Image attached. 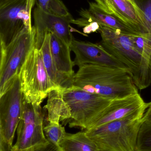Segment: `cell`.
I'll return each mask as SVG.
<instances>
[{
    "mask_svg": "<svg viewBox=\"0 0 151 151\" xmlns=\"http://www.w3.org/2000/svg\"><path fill=\"white\" fill-rule=\"evenodd\" d=\"M50 38L51 33L47 32L40 49L44 66L51 80L59 89L67 88L72 86V78L62 74L57 69L51 52Z\"/></svg>",
    "mask_w": 151,
    "mask_h": 151,
    "instance_id": "9a60e30c",
    "label": "cell"
},
{
    "mask_svg": "<svg viewBox=\"0 0 151 151\" xmlns=\"http://www.w3.org/2000/svg\"><path fill=\"white\" fill-rule=\"evenodd\" d=\"M63 100L70 113V118L63 123L70 127L86 130L106 109L112 99L93 94L72 85L60 89Z\"/></svg>",
    "mask_w": 151,
    "mask_h": 151,
    "instance_id": "277c9868",
    "label": "cell"
},
{
    "mask_svg": "<svg viewBox=\"0 0 151 151\" xmlns=\"http://www.w3.org/2000/svg\"><path fill=\"white\" fill-rule=\"evenodd\" d=\"M136 151H151V123L143 122L137 137Z\"/></svg>",
    "mask_w": 151,
    "mask_h": 151,
    "instance_id": "603a6c76",
    "label": "cell"
},
{
    "mask_svg": "<svg viewBox=\"0 0 151 151\" xmlns=\"http://www.w3.org/2000/svg\"><path fill=\"white\" fill-rule=\"evenodd\" d=\"M147 107L148 103L144 102L138 93L122 98L113 99L87 129L123 119L142 109H147Z\"/></svg>",
    "mask_w": 151,
    "mask_h": 151,
    "instance_id": "7c38bea8",
    "label": "cell"
},
{
    "mask_svg": "<svg viewBox=\"0 0 151 151\" xmlns=\"http://www.w3.org/2000/svg\"><path fill=\"white\" fill-rule=\"evenodd\" d=\"M80 15L90 23L97 22L100 26L112 28L123 33L142 34L114 13H110L105 11L97 3H90L88 9L81 11Z\"/></svg>",
    "mask_w": 151,
    "mask_h": 151,
    "instance_id": "4fadbf2b",
    "label": "cell"
},
{
    "mask_svg": "<svg viewBox=\"0 0 151 151\" xmlns=\"http://www.w3.org/2000/svg\"><path fill=\"white\" fill-rule=\"evenodd\" d=\"M35 30V47L40 49L44 41L45 33H52L71 46L74 38L70 29V24L74 19L71 14L60 17L49 14L36 7L33 12Z\"/></svg>",
    "mask_w": 151,
    "mask_h": 151,
    "instance_id": "30bf717a",
    "label": "cell"
},
{
    "mask_svg": "<svg viewBox=\"0 0 151 151\" xmlns=\"http://www.w3.org/2000/svg\"><path fill=\"white\" fill-rule=\"evenodd\" d=\"M24 95L19 75L0 95V151H11L23 110Z\"/></svg>",
    "mask_w": 151,
    "mask_h": 151,
    "instance_id": "52a82bcc",
    "label": "cell"
},
{
    "mask_svg": "<svg viewBox=\"0 0 151 151\" xmlns=\"http://www.w3.org/2000/svg\"><path fill=\"white\" fill-rule=\"evenodd\" d=\"M95 1H96L97 3L99 4L105 11L110 13H113L107 0H95Z\"/></svg>",
    "mask_w": 151,
    "mask_h": 151,
    "instance_id": "4316f807",
    "label": "cell"
},
{
    "mask_svg": "<svg viewBox=\"0 0 151 151\" xmlns=\"http://www.w3.org/2000/svg\"><path fill=\"white\" fill-rule=\"evenodd\" d=\"M133 39L137 47L148 61L151 72V34L134 35Z\"/></svg>",
    "mask_w": 151,
    "mask_h": 151,
    "instance_id": "7402d4cb",
    "label": "cell"
},
{
    "mask_svg": "<svg viewBox=\"0 0 151 151\" xmlns=\"http://www.w3.org/2000/svg\"><path fill=\"white\" fill-rule=\"evenodd\" d=\"M142 17L144 33L151 34V0H131Z\"/></svg>",
    "mask_w": 151,
    "mask_h": 151,
    "instance_id": "ffe728a7",
    "label": "cell"
},
{
    "mask_svg": "<svg viewBox=\"0 0 151 151\" xmlns=\"http://www.w3.org/2000/svg\"><path fill=\"white\" fill-rule=\"evenodd\" d=\"M58 146L61 151H101L85 131L66 133Z\"/></svg>",
    "mask_w": 151,
    "mask_h": 151,
    "instance_id": "ac0fdd59",
    "label": "cell"
},
{
    "mask_svg": "<svg viewBox=\"0 0 151 151\" xmlns=\"http://www.w3.org/2000/svg\"><path fill=\"white\" fill-rule=\"evenodd\" d=\"M100 25L98 23L95 22H92L83 28V32L86 34H90L98 31Z\"/></svg>",
    "mask_w": 151,
    "mask_h": 151,
    "instance_id": "d4e9b609",
    "label": "cell"
},
{
    "mask_svg": "<svg viewBox=\"0 0 151 151\" xmlns=\"http://www.w3.org/2000/svg\"><path fill=\"white\" fill-rule=\"evenodd\" d=\"M70 48L75 55L74 61V66L79 67L84 65H98L129 71L125 65L108 52L101 44L74 39Z\"/></svg>",
    "mask_w": 151,
    "mask_h": 151,
    "instance_id": "8fae6325",
    "label": "cell"
},
{
    "mask_svg": "<svg viewBox=\"0 0 151 151\" xmlns=\"http://www.w3.org/2000/svg\"><path fill=\"white\" fill-rule=\"evenodd\" d=\"M35 30L24 27L7 45H1L0 95L7 88L35 47Z\"/></svg>",
    "mask_w": 151,
    "mask_h": 151,
    "instance_id": "8992f818",
    "label": "cell"
},
{
    "mask_svg": "<svg viewBox=\"0 0 151 151\" xmlns=\"http://www.w3.org/2000/svg\"><path fill=\"white\" fill-rule=\"evenodd\" d=\"M47 104L45 106L48 112L49 122L59 123L66 121L70 118V113L63 100L60 89L55 90L48 95Z\"/></svg>",
    "mask_w": 151,
    "mask_h": 151,
    "instance_id": "e0dca14e",
    "label": "cell"
},
{
    "mask_svg": "<svg viewBox=\"0 0 151 151\" xmlns=\"http://www.w3.org/2000/svg\"><path fill=\"white\" fill-rule=\"evenodd\" d=\"M107 1L114 14L141 33H144L142 17L132 1L129 0H107Z\"/></svg>",
    "mask_w": 151,
    "mask_h": 151,
    "instance_id": "2e32d148",
    "label": "cell"
},
{
    "mask_svg": "<svg viewBox=\"0 0 151 151\" xmlns=\"http://www.w3.org/2000/svg\"><path fill=\"white\" fill-rule=\"evenodd\" d=\"M146 109L84 131L101 151H136Z\"/></svg>",
    "mask_w": 151,
    "mask_h": 151,
    "instance_id": "3957f363",
    "label": "cell"
},
{
    "mask_svg": "<svg viewBox=\"0 0 151 151\" xmlns=\"http://www.w3.org/2000/svg\"><path fill=\"white\" fill-rule=\"evenodd\" d=\"M72 85L112 99L138 93L129 71L98 65L79 67L73 77Z\"/></svg>",
    "mask_w": 151,
    "mask_h": 151,
    "instance_id": "6da1fadb",
    "label": "cell"
},
{
    "mask_svg": "<svg viewBox=\"0 0 151 151\" xmlns=\"http://www.w3.org/2000/svg\"><path fill=\"white\" fill-rule=\"evenodd\" d=\"M129 1H131V0H129ZM132 3H133V2H132Z\"/></svg>",
    "mask_w": 151,
    "mask_h": 151,
    "instance_id": "f1b7e54d",
    "label": "cell"
},
{
    "mask_svg": "<svg viewBox=\"0 0 151 151\" xmlns=\"http://www.w3.org/2000/svg\"><path fill=\"white\" fill-rule=\"evenodd\" d=\"M19 75L24 97L33 104L40 105L50 92L59 89L48 75L40 50L35 47L27 56Z\"/></svg>",
    "mask_w": 151,
    "mask_h": 151,
    "instance_id": "5b68a950",
    "label": "cell"
},
{
    "mask_svg": "<svg viewBox=\"0 0 151 151\" xmlns=\"http://www.w3.org/2000/svg\"><path fill=\"white\" fill-rule=\"evenodd\" d=\"M11 151H61L58 146L51 142L47 143L45 144L37 145L25 150H18L12 149Z\"/></svg>",
    "mask_w": 151,
    "mask_h": 151,
    "instance_id": "cb8c5ba5",
    "label": "cell"
},
{
    "mask_svg": "<svg viewBox=\"0 0 151 151\" xmlns=\"http://www.w3.org/2000/svg\"><path fill=\"white\" fill-rule=\"evenodd\" d=\"M37 7L49 14L60 17L70 15L67 8L60 0H36Z\"/></svg>",
    "mask_w": 151,
    "mask_h": 151,
    "instance_id": "d6986e66",
    "label": "cell"
},
{
    "mask_svg": "<svg viewBox=\"0 0 151 151\" xmlns=\"http://www.w3.org/2000/svg\"><path fill=\"white\" fill-rule=\"evenodd\" d=\"M4 1V0H0V2L2 1Z\"/></svg>",
    "mask_w": 151,
    "mask_h": 151,
    "instance_id": "83f0119b",
    "label": "cell"
},
{
    "mask_svg": "<svg viewBox=\"0 0 151 151\" xmlns=\"http://www.w3.org/2000/svg\"><path fill=\"white\" fill-rule=\"evenodd\" d=\"M44 114L40 105L28 103L23 98L21 119L17 139L12 149L22 150L48 142L43 132Z\"/></svg>",
    "mask_w": 151,
    "mask_h": 151,
    "instance_id": "ba28073f",
    "label": "cell"
},
{
    "mask_svg": "<svg viewBox=\"0 0 151 151\" xmlns=\"http://www.w3.org/2000/svg\"><path fill=\"white\" fill-rule=\"evenodd\" d=\"M35 2L25 0L0 9L1 45L9 44L24 27L33 28L31 14Z\"/></svg>",
    "mask_w": 151,
    "mask_h": 151,
    "instance_id": "9c48e42d",
    "label": "cell"
},
{
    "mask_svg": "<svg viewBox=\"0 0 151 151\" xmlns=\"http://www.w3.org/2000/svg\"><path fill=\"white\" fill-rule=\"evenodd\" d=\"M143 122L151 123V102L148 103V107L143 117Z\"/></svg>",
    "mask_w": 151,
    "mask_h": 151,
    "instance_id": "484cf974",
    "label": "cell"
},
{
    "mask_svg": "<svg viewBox=\"0 0 151 151\" xmlns=\"http://www.w3.org/2000/svg\"><path fill=\"white\" fill-rule=\"evenodd\" d=\"M43 132L48 141L57 146L66 134L65 128L56 122H49L43 127Z\"/></svg>",
    "mask_w": 151,
    "mask_h": 151,
    "instance_id": "44dd1931",
    "label": "cell"
},
{
    "mask_svg": "<svg viewBox=\"0 0 151 151\" xmlns=\"http://www.w3.org/2000/svg\"><path fill=\"white\" fill-rule=\"evenodd\" d=\"M100 26L101 45L128 68L137 88H148L151 83L150 69L148 61L134 42V35Z\"/></svg>",
    "mask_w": 151,
    "mask_h": 151,
    "instance_id": "7a4b0ae2",
    "label": "cell"
},
{
    "mask_svg": "<svg viewBox=\"0 0 151 151\" xmlns=\"http://www.w3.org/2000/svg\"><path fill=\"white\" fill-rule=\"evenodd\" d=\"M51 33L50 49L51 56L57 69L62 74L73 78L74 66L71 56L70 46Z\"/></svg>",
    "mask_w": 151,
    "mask_h": 151,
    "instance_id": "5bb4252c",
    "label": "cell"
}]
</instances>
